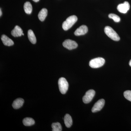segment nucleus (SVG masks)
<instances>
[{
	"label": "nucleus",
	"mask_w": 131,
	"mask_h": 131,
	"mask_svg": "<svg viewBox=\"0 0 131 131\" xmlns=\"http://www.w3.org/2000/svg\"><path fill=\"white\" fill-rule=\"evenodd\" d=\"M108 17L110 18L113 19L114 21L116 22H118L120 21L121 19L119 16L114 14H109Z\"/></svg>",
	"instance_id": "6ab92c4d"
},
{
	"label": "nucleus",
	"mask_w": 131,
	"mask_h": 131,
	"mask_svg": "<svg viewBox=\"0 0 131 131\" xmlns=\"http://www.w3.org/2000/svg\"><path fill=\"white\" fill-rule=\"evenodd\" d=\"M34 1L35 2H38L40 0H32Z\"/></svg>",
	"instance_id": "4be33fe9"
},
{
	"label": "nucleus",
	"mask_w": 131,
	"mask_h": 131,
	"mask_svg": "<svg viewBox=\"0 0 131 131\" xmlns=\"http://www.w3.org/2000/svg\"><path fill=\"white\" fill-rule=\"evenodd\" d=\"M105 33L108 37L114 41H118L120 40V37L116 32L110 26H106L104 29Z\"/></svg>",
	"instance_id": "f03ea898"
},
{
	"label": "nucleus",
	"mask_w": 131,
	"mask_h": 131,
	"mask_svg": "<svg viewBox=\"0 0 131 131\" xmlns=\"http://www.w3.org/2000/svg\"><path fill=\"white\" fill-rule=\"evenodd\" d=\"M52 131H61L62 127L61 124L59 122L52 123L51 125Z\"/></svg>",
	"instance_id": "a211bd4d"
},
{
	"label": "nucleus",
	"mask_w": 131,
	"mask_h": 131,
	"mask_svg": "<svg viewBox=\"0 0 131 131\" xmlns=\"http://www.w3.org/2000/svg\"><path fill=\"white\" fill-rule=\"evenodd\" d=\"M24 33H23V34H22V35H24Z\"/></svg>",
	"instance_id": "b1692460"
},
{
	"label": "nucleus",
	"mask_w": 131,
	"mask_h": 131,
	"mask_svg": "<svg viewBox=\"0 0 131 131\" xmlns=\"http://www.w3.org/2000/svg\"><path fill=\"white\" fill-rule=\"evenodd\" d=\"M78 20L77 16L72 15L68 17L62 24V28L64 30L67 31L71 28Z\"/></svg>",
	"instance_id": "f257e3e1"
},
{
	"label": "nucleus",
	"mask_w": 131,
	"mask_h": 131,
	"mask_svg": "<svg viewBox=\"0 0 131 131\" xmlns=\"http://www.w3.org/2000/svg\"><path fill=\"white\" fill-rule=\"evenodd\" d=\"M105 101L104 99H101L98 100L95 104L94 105L92 108V112L95 113L100 111L105 105Z\"/></svg>",
	"instance_id": "0eeeda50"
},
{
	"label": "nucleus",
	"mask_w": 131,
	"mask_h": 131,
	"mask_svg": "<svg viewBox=\"0 0 131 131\" xmlns=\"http://www.w3.org/2000/svg\"><path fill=\"white\" fill-rule=\"evenodd\" d=\"M95 91L91 89L86 92L85 95L83 97V101L85 103H88L92 101L95 95Z\"/></svg>",
	"instance_id": "39448f33"
},
{
	"label": "nucleus",
	"mask_w": 131,
	"mask_h": 131,
	"mask_svg": "<svg viewBox=\"0 0 131 131\" xmlns=\"http://www.w3.org/2000/svg\"><path fill=\"white\" fill-rule=\"evenodd\" d=\"M64 47L69 50H73L78 47V44L75 41L71 39H66L63 43Z\"/></svg>",
	"instance_id": "423d86ee"
},
{
	"label": "nucleus",
	"mask_w": 131,
	"mask_h": 131,
	"mask_svg": "<svg viewBox=\"0 0 131 131\" xmlns=\"http://www.w3.org/2000/svg\"><path fill=\"white\" fill-rule=\"evenodd\" d=\"M88 31V28L87 26L82 25L76 30L74 34L76 36H81L86 34Z\"/></svg>",
	"instance_id": "1a4fd4ad"
},
{
	"label": "nucleus",
	"mask_w": 131,
	"mask_h": 131,
	"mask_svg": "<svg viewBox=\"0 0 131 131\" xmlns=\"http://www.w3.org/2000/svg\"><path fill=\"white\" fill-rule=\"evenodd\" d=\"M130 8V4L127 2H125L124 3L119 4L117 7V9L119 12L124 14L126 13Z\"/></svg>",
	"instance_id": "6e6552de"
},
{
	"label": "nucleus",
	"mask_w": 131,
	"mask_h": 131,
	"mask_svg": "<svg viewBox=\"0 0 131 131\" xmlns=\"http://www.w3.org/2000/svg\"><path fill=\"white\" fill-rule=\"evenodd\" d=\"M58 84L59 91L61 93L63 94L66 93L69 88V83L66 79L63 77L59 78Z\"/></svg>",
	"instance_id": "7ed1b4c3"
},
{
	"label": "nucleus",
	"mask_w": 131,
	"mask_h": 131,
	"mask_svg": "<svg viewBox=\"0 0 131 131\" xmlns=\"http://www.w3.org/2000/svg\"><path fill=\"white\" fill-rule=\"evenodd\" d=\"M2 15V12L1 9H0V16H1Z\"/></svg>",
	"instance_id": "412c9836"
},
{
	"label": "nucleus",
	"mask_w": 131,
	"mask_h": 131,
	"mask_svg": "<svg viewBox=\"0 0 131 131\" xmlns=\"http://www.w3.org/2000/svg\"><path fill=\"white\" fill-rule=\"evenodd\" d=\"M1 40L3 44L6 46H12L14 44L13 41L11 39L9 38L6 35H3L1 37Z\"/></svg>",
	"instance_id": "f8f14e48"
},
{
	"label": "nucleus",
	"mask_w": 131,
	"mask_h": 131,
	"mask_svg": "<svg viewBox=\"0 0 131 131\" xmlns=\"http://www.w3.org/2000/svg\"><path fill=\"white\" fill-rule=\"evenodd\" d=\"M24 102V99L21 98H18L15 100L14 101L13 104H12V106L14 109H18L22 107Z\"/></svg>",
	"instance_id": "9b49d317"
},
{
	"label": "nucleus",
	"mask_w": 131,
	"mask_h": 131,
	"mask_svg": "<svg viewBox=\"0 0 131 131\" xmlns=\"http://www.w3.org/2000/svg\"><path fill=\"white\" fill-rule=\"evenodd\" d=\"M27 35H28V39L30 42L33 44L36 43L37 42V39L34 33L31 30H29L28 31Z\"/></svg>",
	"instance_id": "2eb2a0df"
},
{
	"label": "nucleus",
	"mask_w": 131,
	"mask_h": 131,
	"mask_svg": "<svg viewBox=\"0 0 131 131\" xmlns=\"http://www.w3.org/2000/svg\"><path fill=\"white\" fill-rule=\"evenodd\" d=\"M23 124L26 126H31L35 124V121L31 118H25L23 120Z\"/></svg>",
	"instance_id": "f3484780"
},
{
	"label": "nucleus",
	"mask_w": 131,
	"mask_h": 131,
	"mask_svg": "<svg viewBox=\"0 0 131 131\" xmlns=\"http://www.w3.org/2000/svg\"><path fill=\"white\" fill-rule=\"evenodd\" d=\"M24 9L26 13L30 14L32 12V7L31 4L29 2L25 3L24 5Z\"/></svg>",
	"instance_id": "dca6fc26"
},
{
	"label": "nucleus",
	"mask_w": 131,
	"mask_h": 131,
	"mask_svg": "<svg viewBox=\"0 0 131 131\" xmlns=\"http://www.w3.org/2000/svg\"><path fill=\"white\" fill-rule=\"evenodd\" d=\"M105 60L102 58L99 57L93 59L89 62V66L93 68H100L104 65Z\"/></svg>",
	"instance_id": "20e7f679"
},
{
	"label": "nucleus",
	"mask_w": 131,
	"mask_h": 131,
	"mask_svg": "<svg viewBox=\"0 0 131 131\" xmlns=\"http://www.w3.org/2000/svg\"><path fill=\"white\" fill-rule=\"evenodd\" d=\"M48 13V11L46 8H43L40 10V12L39 13L38 17L39 19L41 21H43L46 18Z\"/></svg>",
	"instance_id": "4468645a"
},
{
	"label": "nucleus",
	"mask_w": 131,
	"mask_h": 131,
	"mask_svg": "<svg viewBox=\"0 0 131 131\" xmlns=\"http://www.w3.org/2000/svg\"><path fill=\"white\" fill-rule=\"evenodd\" d=\"M23 33L22 29L19 26H16L14 29L12 31L11 34L15 37H20Z\"/></svg>",
	"instance_id": "9d476101"
},
{
	"label": "nucleus",
	"mask_w": 131,
	"mask_h": 131,
	"mask_svg": "<svg viewBox=\"0 0 131 131\" xmlns=\"http://www.w3.org/2000/svg\"><path fill=\"white\" fill-rule=\"evenodd\" d=\"M124 96L127 100L131 102V91L127 90L124 93Z\"/></svg>",
	"instance_id": "aec40b11"
},
{
	"label": "nucleus",
	"mask_w": 131,
	"mask_h": 131,
	"mask_svg": "<svg viewBox=\"0 0 131 131\" xmlns=\"http://www.w3.org/2000/svg\"><path fill=\"white\" fill-rule=\"evenodd\" d=\"M64 123L66 127L69 128L72 126L73 124V121L71 116L69 114H66L64 118Z\"/></svg>",
	"instance_id": "ddd939ff"
},
{
	"label": "nucleus",
	"mask_w": 131,
	"mask_h": 131,
	"mask_svg": "<svg viewBox=\"0 0 131 131\" xmlns=\"http://www.w3.org/2000/svg\"><path fill=\"white\" fill-rule=\"evenodd\" d=\"M129 64L130 66L131 67V60H130V62H129Z\"/></svg>",
	"instance_id": "5701e85b"
}]
</instances>
